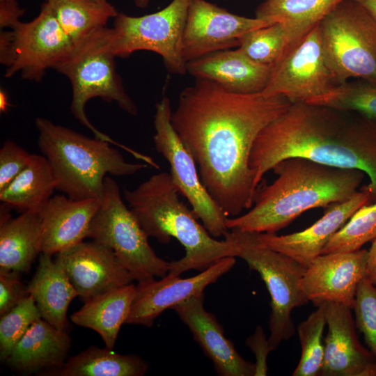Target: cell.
Masks as SVG:
<instances>
[{
    "label": "cell",
    "instance_id": "6da1fadb",
    "mask_svg": "<svg viewBox=\"0 0 376 376\" xmlns=\"http://www.w3.org/2000/svg\"><path fill=\"white\" fill-rule=\"evenodd\" d=\"M281 95L231 92L204 79L181 93L171 123L193 157L206 189L228 217L253 206L249 166L260 132L291 105Z\"/></svg>",
    "mask_w": 376,
    "mask_h": 376
},
{
    "label": "cell",
    "instance_id": "7a4b0ae2",
    "mask_svg": "<svg viewBox=\"0 0 376 376\" xmlns=\"http://www.w3.org/2000/svg\"><path fill=\"white\" fill-rule=\"evenodd\" d=\"M300 157L327 166L363 171L376 200V120L359 113L293 103L258 134L249 166L257 187L281 161Z\"/></svg>",
    "mask_w": 376,
    "mask_h": 376
},
{
    "label": "cell",
    "instance_id": "3957f363",
    "mask_svg": "<svg viewBox=\"0 0 376 376\" xmlns=\"http://www.w3.org/2000/svg\"><path fill=\"white\" fill-rule=\"evenodd\" d=\"M272 170L277 178L256 194L255 205L248 212L227 217L228 229L274 233L308 210L350 199L366 175L359 169L327 166L300 157L285 159Z\"/></svg>",
    "mask_w": 376,
    "mask_h": 376
},
{
    "label": "cell",
    "instance_id": "277c9868",
    "mask_svg": "<svg viewBox=\"0 0 376 376\" xmlns=\"http://www.w3.org/2000/svg\"><path fill=\"white\" fill-rule=\"evenodd\" d=\"M128 207L148 237L162 244L176 239L185 255L170 263L169 274L205 269L226 257H237L233 240H219L197 221L192 210L179 198L180 191L168 173L150 176L134 189H123Z\"/></svg>",
    "mask_w": 376,
    "mask_h": 376
},
{
    "label": "cell",
    "instance_id": "5b68a950",
    "mask_svg": "<svg viewBox=\"0 0 376 376\" xmlns=\"http://www.w3.org/2000/svg\"><path fill=\"white\" fill-rule=\"evenodd\" d=\"M38 146L47 159L56 189L75 200H102L107 175L128 176L147 164L125 161L110 143L90 138L49 119L37 118Z\"/></svg>",
    "mask_w": 376,
    "mask_h": 376
},
{
    "label": "cell",
    "instance_id": "8992f818",
    "mask_svg": "<svg viewBox=\"0 0 376 376\" xmlns=\"http://www.w3.org/2000/svg\"><path fill=\"white\" fill-rule=\"evenodd\" d=\"M116 57L112 50L111 28L105 26L75 42L71 50L54 69L66 76L71 82L70 111L73 116L91 131L95 137L120 147L141 159L143 154L98 130L85 112L88 100L100 97L108 102H116L129 114L137 115L138 109L126 93L116 72Z\"/></svg>",
    "mask_w": 376,
    "mask_h": 376
},
{
    "label": "cell",
    "instance_id": "52a82bcc",
    "mask_svg": "<svg viewBox=\"0 0 376 376\" xmlns=\"http://www.w3.org/2000/svg\"><path fill=\"white\" fill-rule=\"evenodd\" d=\"M224 237L237 243V257L244 260L251 269L256 271L266 285L271 297L268 340L273 351L295 332L291 316L292 310L308 302L300 287V280L306 267L265 246L256 232L232 228Z\"/></svg>",
    "mask_w": 376,
    "mask_h": 376
},
{
    "label": "cell",
    "instance_id": "ba28073f",
    "mask_svg": "<svg viewBox=\"0 0 376 376\" xmlns=\"http://www.w3.org/2000/svg\"><path fill=\"white\" fill-rule=\"evenodd\" d=\"M327 61L340 84H376V20L356 0H342L318 24Z\"/></svg>",
    "mask_w": 376,
    "mask_h": 376
},
{
    "label": "cell",
    "instance_id": "9c48e42d",
    "mask_svg": "<svg viewBox=\"0 0 376 376\" xmlns=\"http://www.w3.org/2000/svg\"><path fill=\"white\" fill-rule=\"evenodd\" d=\"M87 237L111 249L133 279L143 283L162 278L171 262L159 257L150 246L145 231L127 207L115 180L107 176L103 197Z\"/></svg>",
    "mask_w": 376,
    "mask_h": 376
},
{
    "label": "cell",
    "instance_id": "30bf717a",
    "mask_svg": "<svg viewBox=\"0 0 376 376\" xmlns=\"http://www.w3.org/2000/svg\"><path fill=\"white\" fill-rule=\"evenodd\" d=\"M191 0H172L163 9L141 17L119 13L112 31V50L126 58L147 50L161 56L166 69L177 75L187 72L182 39Z\"/></svg>",
    "mask_w": 376,
    "mask_h": 376
},
{
    "label": "cell",
    "instance_id": "8fae6325",
    "mask_svg": "<svg viewBox=\"0 0 376 376\" xmlns=\"http://www.w3.org/2000/svg\"><path fill=\"white\" fill-rule=\"evenodd\" d=\"M172 111L170 100L166 96L156 104L153 136L155 149L169 162L172 180L180 194L191 205L196 217L212 237H224L228 232L226 224L228 217L203 184L193 157L173 127Z\"/></svg>",
    "mask_w": 376,
    "mask_h": 376
},
{
    "label": "cell",
    "instance_id": "7c38bea8",
    "mask_svg": "<svg viewBox=\"0 0 376 376\" xmlns=\"http://www.w3.org/2000/svg\"><path fill=\"white\" fill-rule=\"evenodd\" d=\"M318 24L273 65L263 93L283 96L292 104H311L340 84L327 61Z\"/></svg>",
    "mask_w": 376,
    "mask_h": 376
},
{
    "label": "cell",
    "instance_id": "4fadbf2b",
    "mask_svg": "<svg viewBox=\"0 0 376 376\" xmlns=\"http://www.w3.org/2000/svg\"><path fill=\"white\" fill-rule=\"evenodd\" d=\"M11 45L5 77L17 72L29 81H42L45 72L63 58L74 42L61 26L51 8L42 3L38 15L10 29Z\"/></svg>",
    "mask_w": 376,
    "mask_h": 376
},
{
    "label": "cell",
    "instance_id": "5bb4252c",
    "mask_svg": "<svg viewBox=\"0 0 376 376\" xmlns=\"http://www.w3.org/2000/svg\"><path fill=\"white\" fill-rule=\"evenodd\" d=\"M274 24L232 13L207 0H191L182 39L187 63L207 54L238 47L248 32Z\"/></svg>",
    "mask_w": 376,
    "mask_h": 376
},
{
    "label": "cell",
    "instance_id": "9a60e30c",
    "mask_svg": "<svg viewBox=\"0 0 376 376\" xmlns=\"http://www.w3.org/2000/svg\"><path fill=\"white\" fill-rule=\"evenodd\" d=\"M235 257H226L189 278L167 274L157 281L138 283L125 324L150 327L165 310L172 308L193 297L204 293L205 289L230 271Z\"/></svg>",
    "mask_w": 376,
    "mask_h": 376
},
{
    "label": "cell",
    "instance_id": "2e32d148",
    "mask_svg": "<svg viewBox=\"0 0 376 376\" xmlns=\"http://www.w3.org/2000/svg\"><path fill=\"white\" fill-rule=\"evenodd\" d=\"M368 250L321 254L306 268L300 287L316 306L334 302L353 309L361 281L366 277Z\"/></svg>",
    "mask_w": 376,
    "mask_h": 376
},
{
    "label": "cell",
    "instance_id": "e0dca14e",
    "mask_svg": "<svg viewBox=\"0 0 376 376\" xmlns=\"http://www.w3.org/2000/svg\"><path fill=\"white\" fill-rule=\"evenodd\" d=\"M56 254V260L84 302L134 281L113 251L93 240Z\"/></svg>",
    "mask_w": 376,
    "mask_h": 376
},
{
    "label": "cell",
    "instance_id": "ac0fdd59",
    "mask_svg": "<svg viewBox=\"0 0 376 376\" xmlns=\"http://www.w3.org/2000/svg\"><path fill=\"white\" fill-rule=\"evenodd\" d=\"M373 201L366 185L350 199L326 207L324 215L304 230L285 235L258 233L260 241L266 246L282 253L307 267L322 254L331 238L361 206Z\"/></svg>",
    "mask_w": 376,
    "mask_h": 376
},
{
    "label": "cell",
    "instance_id": "d6986e66",
    "mask_svg": "<svg viewBox=\"0 0 376 376\" xmlns=\"http://www.w3.org/2000/svg\"><path fill=\"white\" fill-rule=\"evenodd\" d=\"M326 303L328 332L320 375L376 376V357L360 343L352 308L338 303Z\"/></svg>",
    "mask_w": 376,
    "mask_h": 376
},
{
    "label": "cell",
    "instance_id": "ffe728a7",
    "mask_svg": "<svg viewBox=\"0 0 376 376\" xmlns=\"http://www.w3.org/2000/svg\"><path fill=\"white\" fill-rule=\"evenodd\" d=\"M195 341L221 376H255L256 365L243 359L213 314L204 307V293L173 306Z\"/></svg>",
    "mask_w": 376,
    "mask_h": 376
},
{
    "label": "cell",
    "instance_id": "44dd1931",
    "mask_svg": "<svg viewBox=\"0 0 376 376\" xmlns=\"http://www.w3.org/2000/svg\"><path fill=\"white\" fill-rule=\"evenodd\" d=\"M101 200H75L54 195L39 210L42 221V253L53 255L87 237Z\"/></svg>",
    "mask_w": 376,
    "mask_h": 376
},
{
    "label": "cell",
    "instance_id": "7402d4cb",
    "mask_svg": "<svg viewBox=\"0 0 376 376\" xmlns=\"http://www.w3.org/2000/svg\"><path fill=\"white\" fill-rule=\"evenodd\" d=\"M273 65L254 62L239 48L216 52L187 63V72L196 79L214 81L234 93L249 94L263 91Z\"/></svg>",
    "mask_w": 376,
    "mask_h": 376
},
{
    "label": "cell",
    "instance_id": "603a6c76",
    "mask_svg": "<svg viewBox=\"0 0 376 376\" xmlns=\"http://www.w3.org/2000/svg\"><path fill=\"white\" fill-rule=\"evenodd\" d=\"M71 342L66 331H61L40 318L30 326L5 362L19 372L42 374L64 364Z\"/></svg>",
    "mask_w": 376,
    "mask_h": 376
},
{
    "label": "cell",
    "instance_id": "cb8c5ba5",
    "mask_svg": "<svg viewBox=\"0 0 376 376\" xmlns=\"http://www.w3.org/2000/svg\"><path fill=\"white\" fill-rule=\"evenodd\" d=\"M12 210L0 206V271L27 273L42 253V221L39 211L12 217Z\"/></svg>",
    "mask_w": 376,
    "mask_h": 376
},
{
    "label": "cell",
    "instance_id": "d4e9b609",
    "mask_svg": "<svg viewBox=\"0 0 376 376\" xmlns=\"http://www.w3.org/2000/svg\"><path fill=\"white\" fill-rule=\"evenodd\" d=\"M43 320L61 331H66L68 308L78 293L63 266L41 253L37 269L27 285Z\"/></svg>",
    "mask_w": 376,
    "mask_h": 376
},
{
    "label": "cell",
    "instance_id": "484cf974",
    "mask_svg": "<svg viewBox=\"0 0 376 376\" xmlns=\"http://www.w3.org/2000/svg\"><path fill=\"white\" fill-rule=\"evenodd\" d=\"M130 283L95 297L70 316L75 324L96 331L105 347L113 349L121 326L125 324L136 294Z\"/></svg>",
    "mask_w": 376,
    "mask_h": 376
},
{
    "label": "cell",
    "instance_id": "4316f807",
    "mask_svg": "<svg viewBox=\"0 0 376 376\" xmlns=\"http://www.w3.org/2000/svg\"><path fill=\"white\" fill-rule=\"evenodd\" d=\"M55 189L56 182L46 157L31 154L27 166L0 191V201L19 213L39 211Z\"/></svg>",
    "mask_w": 376,
    "mask_h": 376
},
{
    "label": "cell",
    "instance_id": "83f0119b",
    "mask_svg": "<svg viewBox=\"0 0 376 376\" xmlns=\"http://www.w3.org/2000/svg\"><path fill=\"white\" fill-rule=\"evenodd\" d=\"M107 347L91 346L59 368L42 373L51 376H143L148 364L135 354H120Z\"/></svg>",
    "mask_w": 376,
    "mask_h": 376
},
{
    "label": "cell",
    "instance_id": "f1b7e54d",
    "mask_svg": "<svg viewBox=\"0 0 376 376\" xmlns=\"http://www.w3.org/2000/svg\"><path fill=\"white\" fill-rule=\"evenodd\" d=\"M342 0H265L256 17L288 29L294 43L299 41Z\"/></svg>",
    "mask_w": 376,
    "mask_h": 376
},
{
    "label": "cell",
    "instance_id": "f546056e",
    "mask_svg": "<svg viewBox=\"0 0 376 376\" xmlns=\"http://www.w3.org/2000/svg\"><path fill=\"white\" fill-rule=\"evenodd\" d=\"M45 3L74 42L105 27L118 14L107 0H45Z\"/></svg>",
    "mask_w": 376,
    "mask_h": 376
},
{
    "label": "cell",
    "instance_id": "4dcf8cb0",
    "mask_svg": "<svg viewBox=\"0 0 376 376\" xmlns=\"http://www.w3.org/2000/svg\"><path fill=\"white\" fill-rule=\"evenodd\" d=\"M317 306L318 308L297 326L301 354L292 376H317L320 374L324 355L322 334L327 324V303Z\"/></svg>",
    "mask_w": 376,
    "mask_h": 376
},
{
    "label": "cell",
    "instance_id": "1f68e13d",
    "mask_svg": "<svg viewBox=\"0 0 376 376\" xmlns=\"http://www.w3.org/2000/svg\"><path fill=\"white\" fill-rule=\"evenodd\" d=\"M293 44L285 26L276 22L246 33L237 48L254 62L272 66Z\"/></svg>",
    "mask_w": 376,
    "mask_h": 376
},
{
    "label": "cell",
    "instance_id": "d6a6232c",
    "mask_svg": "<svg viewBox=\"0 0 376 376\" xmlns=\"http://www.w3.org/2000/svg\"><path fill=\"white\" fill-rule=\"evenodd\" d=\"M376 238V200L359 208L329 240L322 254L361 249Z\"/></svg>",
    "mask_w": 376,
    "mask_h": 376
},
{
    "label": "cell",
    "instance_id": "836d02e7",
    "mask_svg": "<svg viewBox=\"0 0 376 376\" xmlns=\"http://www.w3.org/2000/svg\"><path fill=\"white\" fill-rule=\"evenodd\" d=\"M311 104L354 111L376 120V84L349 80Z\"/></svg>",
    "mask_w": 376,
    "mask_h": 376
},
{
    "label": "cell",
    "instance_id": "e575fe53",
    "mask_svg": "<svg viewBox=\"0 0 376 376\" xmlns=\"http://www.w3.org/2000/svg\"><path fill=\"white\" fill-rule=\"evenodd\" d=\"M0 317V358L5 361L30 326L42 317L30 295Z\"/></svg>",
    "mask_w": 376,
    "mask_h": 376
},
{
    "label": "cell",
    "instance_id": "d590c367",
    "mask_svg": "<svg viewBox=\"0 0 376 376\" xmlns=\"http://www.w3.org/2000/svg\"><path fill=\"white\" fill-rule=\"evenodd\" d=\"M353 309L355 324L376 357V285L366 277L358 285Z\"/></svg>",
    "mask_w": 376,
    "mask_h": 376
},
{
    "label": "cell",
    "instance_id": "8d00e7d4",
    "mask_svg": "<svg viewBox=\"0 0 376 376\" xmlns=\"http://www.w3.org/2000/svg\"><path fill=\"white\" fill-rule=\"evenodd\" d=\"M31 154L11 140L0 149V191L4 189L27 166Z\"/></svg>",
    "mask_w": 376,
    "mask_h": 376
},
{
    "label": "cell",
    "instance_id": "74e56055",
    "mask_svg": "<svg viewBox=\"0 0 376 376\" xmlns=\"http://www.w3.org/2000/svg\"><path fill=\"white\" fill-rule=\"evenodd\" d=\"M29 295L19 274L0 271V316L10 311Z\"/></svg>",
    "mask_w": 376,
    "mask_h": 376
},
{
    "label": "cell",
    "instance_id": "f35d334b",
    "mask_svg": "<svg viewBox=\"0 0 376 376\" xmlns=\"http://www.w3.org/2000/svg\"><path fill=\"white\" fill-rule=\"evenodd\" d=\"M246 343L256 358L255 376L267 375V357L272 350L263 328L258 326L254 334L247 338Z\"/></svg>",
    "mask_w": 376,
    "mask_h": 376
},
{
    "label": "cell",
    "instance_id": "ab89813d",
    "mask_svg": "<svg viewBox=\"0 0 376 376\" xmlns=\"http://www.w3.org/2000/svg\"><path fill=\"white\" fill-rule=\"evenodd\" d=\"M24 10L19 7L17 0H0V28L13 29L24 15Z\"/></svg>",
    "mask_w": 376,
    "mask_h": 376
},
{
    "label": "cell",
    "instance_id": "60d3db41",
    "mask_svg": "<svg viewBox=\"0 0 376 376\" xmlns=\"http://www.w3.org/2000/svg\"><path fill=\"white\" fill-rule=\"evenodd\" d=\"M366 277L376 285V238L368 250Z\"/></svg>",
    "mask_w": 376,
    "mask_h": 376
},
{
    "label": "cell",
    "instance_id": "b9f144b4",
    "mask_svg": "<svg viewBox=\"0 0 376 376\" xmlns=\"http://www.w3.org/2000/svg\"><path fill=\"white\" fill-rule=\"evenodd\" d=\"M376 20V0H356Z\"/></svg>",
    "mask_w": 376,
    "mask_h": 376
},
{
    "label": "cell",
    "instance_id": "7bdbcfd3",
    "mask_svg": "<svg viewBox=\"0 0 376 376\" xmlns=\"http://www.w3.org/2000/svg\"><path fill=\"white\" fill-rule=\"evenodd\" d=\"M8 98L7 94L3 91L0 92V111L6 112L9 107Z\"/></svg>",
    "mask_w": 376,
    "mask_h": 376
},
{
    "label": "cell",
    "instance_id": "ee69618b",
    "mask_svg": "<svg viewBox=\"0 0 376 376\" xmlns=\"http://www.w3.org/2000/svg\"><path fill=\"white\" fill-rule=\"evenodd\" d=\"M134 5L139 8H146L150 3V0H132Z\"/></svg>",
    "mask_w": 376,
    "mask_h": 376
}]
</instances>
